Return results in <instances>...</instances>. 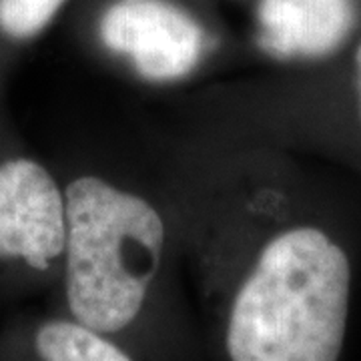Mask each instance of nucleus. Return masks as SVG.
I'll use <instances>...</instances> for the list:
<instances>
[{"instance_id":"nucleus-1","label":"nucleus","mask_w":361,"mask_h":361,"mask_svg":"<svg viewBox=\"0 0 361 361\" xmlns=\"http://www.w3.org/2000/svg\"><path fill=\"white\" fill-rule=\"evenodd\" d=\"M353 267L317 225L277 233L233 291L227 361H339L345 349Z\"/></svg>"},{"instance_id":"nucleus-2","label":"nucleus","mask_w":361,"mask_h":361,"mask_svg":"<svg viewBox=\"0 0 361 361\" xmlns=\"http://www.w3.org/2000/svg\"><path fill=\"white\" fill-rule=\"evenodd\" d=\"M65 211L68 317L121 336L141 317L161 271L163 219L139 195L97 177L66 187Z\"/></svg>"},{"instance_id":"nucleus-3","label":"nucleus","mask_w":361,"mask_h":361,"mask_svg":"<svg viewBox=\"0 0 361 361\" xmlns=\"http://www.w3.org/2000/svg\"><path fill=\"white\" fill-rule=\"evenodd\" d=\"M104 47L147 80L187 77L205 54V30L167 0H116L101 20Z\"/></svg>"},{"instance_id":"nucleus-4","label":"nucleus","mask_w":361,"mask_h":361,"mask_svg":"<svg viewBox=\"0 0 361 361\" xmlns=\"http://www.w3.org/2000/svg\"><path fill=\"white\" fill-rule=\"evenodd\" d=\"M66 241L65 195L49 171L30 159L0 165V259L49 271Z\"/></svg>"},{"instance_id":"nucleus-5","label":"nucleus","mask_w":361,"mask_h":361,"mask_svg":"<svg viewBox=\"0 0 361 361\" xmlns=\"http://www.w3.org/2000/svg\"><path fill=\"white\" fill-rule=\"evenodd\" d=\"M357 23L353 0H261L257 44L283 63H317L345 49Z\"/></svg>"},{"instance_id":"nucleus-6","label":"nucleus","mask_w":361,"mask_h":361,"mask_svg":"<svg viewBox=\"0 0 361 361\" xmlns=\"http://www.w3.org/2000/svg\"><path fill=\"white\" fill-rule=\"evenodd\" d=\"M2 361H137L115 337L78 323L51 317L35 325L26 351Z\"/></svg>"},{"instance_id":"nucleus-7","label":"nucleus","mask_w":361,"mask_h":361,"mask_svg":"<svg viewBox=\"0 0 361 361\" xmlns=\"http://www.w3.org/2000/svg\"><path fill=\"white\" fill-rule=\"evenodd\" d=\"M65 0H0V32L14 40L39 35Z\"/></svg>"},{"instance_id":"nucleus-8","label":"nucleus","mask_w":361,"mask_h":361,"mask_svg":"<svg viewBox=\"0 0 361 361\" xmlns=\"http://www.w3.org/2000/svg\"><path fill=\"white\" fill-rule=\"evenodd\" d=\"M351 90H353V111L355 121L361 130V39L355 44V51L351 56Z\"/></svg>"}]
</instances>
